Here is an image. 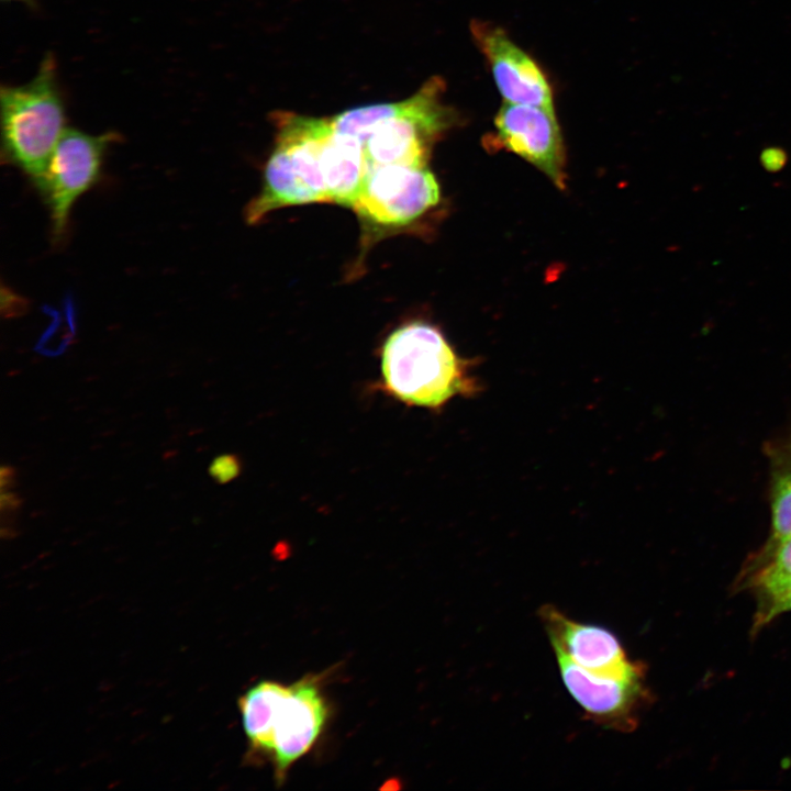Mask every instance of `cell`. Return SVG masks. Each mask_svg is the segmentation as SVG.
Masks as SVG:
<instances>
[{
  "label": "cell",
  "mask_w": 791,
  "mask_h": 791,
  "mask_svg": "<svg viewBox=\"0 0 791 791\" xmlns=\"http://www.w3.org/2000/svg\"><path fill=\"white\" fill-rule=\"evenodd\" d=\"M276 144L260 192L245 220L256 224L283 207L333 202L352 208L368 170L364 144L333 127L331 118L276 115Z\"/></svg>",
  "instance_id": "cell-1"
},
{
  "label": "cell",
  "mask_w": 791,
  "mask_h": 791,
  "mask_svg": "<svg viewBox=\"0 0 791 791\" xmlns=\"http://www.w3.org/2000/svg\"><path fill=\"white\" fill-rule=\"evenodd\" d=\"M381 374L388 393L428 409H439L456 396H472L479 388L441 331L421 321L403 324L387 337Z\"/></svg>",
  "instance_id": "cell-2"
},
{
  "label": "cell",
  "mask_w": 791,
  "mask_h": 791,
  "mask_svg": "<svg viewBox=\"0 0 791 791\" xmlns=\"http://www.w3.org/2000/svg\"><path fill=\"white\" fill-rule=\"evenodd\" d=\"M0 110L3 153L37 186L66 130L52 55L43 59L30 82L1 87Z\"/></svg>",
  "instance_id": "cell-3"
},
{
  "label": "cell",
  "mask_w": 791,
  "mask_h": 791,
  "mask_svg": "<svg viewBox=\"0 0 791 791\" xmlns=\"http://www.w3.org/2000/svg\"><path fill=\"white\" fill-rule=\"evenodd\" d=\"M445 85L432 78L411 98L405 109L380 123L364 143L369 167L382 165L427 166L433 144L455 122L443 103Z\"/></svg>",
  "instance_id": "cell-4"
},
{
  "label": "cell",
  "mask_w": 791,
  "mask_h": 791,
  "mask_svg": "<svg viewBox=\"0 0 791 791\" xmlns=\"http://www.w3.org/2000/svg\"><path fill=\"white\" fill-rule=\"evenodd\" d=\"M439 186L427 166L369 167L352 209L367 227L406 229L438 204Z\"/></svg>",
  "instance_id": "cell-5"
},
{
  "label": "cell",
  "mask_w": 791,
  "mask_h": 791,
  "mask_svg": "<svg viewBox=\"0 0 791 791\" xmlns=\"http://www.w3.org/2000/svg\"><path fill=\"white\" fill-rule=\"evenodd\" d=\"M118 140L112 132L91 135L65 130L37 185L51 207L55 239L64 235L75 201L96 182L107 147Z\"/></svg>",
  "instance_id": "cell-6"
},
{
  "label": "cell",
  "mask_w": 791,
  "mask_h": 791,
  "mask_svg": "<svg viewBox=\"0 0 791 791\" xmlns=\"http://www.w3.org/2000/svg\"><path fill=\"white\" fill-rule=\"evenodd\" d=\"M565 688L595 724L622 733L633 731L646 700L644 675L617 678L589 672L554 650Z\"/></svg>",
  "instance_id": "cell-7"
},
{
  "label": "cell",
  "mask_w": 791,
  "mask_h": 791,
  "mask_svg": "<svg viewBox=\"0 0 791 791\" xmlns=\"http://www.w3.org/2000/svg\"><path fill=\"white\" fill-rule=\"evenodd\" d=\"M327 715V703L316 677H303L287 686L274 711L269 753L279 781L315 745Z\"/></svg>",
  "instance_id": "cell-8"
},
{
  "label": "cell",
  "mask_w": 791,
  "mask_h": 791,
  "mask_svg": "<svg viewBox=\"0 0 791 791\" xmlns=\"http://www.w3.org/2000/svg\"><path fill=\"white\" fill-rule=\"evenodd\" d=\"M553 650L565 654L584 670L617 678L644 675V668L632 660L619 637L609 628L576 621L554 605L538 610Z\"/></svg>",
  "instance_id": "cell-9"
},
{
  "label": "cell",
  "mask_w": 791,
  "mask_h": 791,
  "mask_svg": "<svg viewBox=\"0 0 791 791\" xmlns=\"http://www.w3.org/2000/svg\"><path fill=\"white\" fill-rule=\"evenodd\" d=\"M470 31L504 102L554 109L553 89L543 69L503 29L475 20Z\"/></svg>",
  "instance_id": "cell-10"
},
{
  "label": "cell",
  "mask_w": 791,
  "mask_h": 791,
  "mask_svg": "<svg viewBox=\"0 0 791 791\" xmlns=\"http://www.w3.org/2000/svg\"><path fill=\"white\" fill-rule=\"evenodd\" d=\"M497 138L562 188L565 154L555 109L503 102L494 118Z\"/></svg>",
  "instance_id": "cell-11"
},
{
  "label": "cell",
  "mask_w": 791,
  "mask_h": 791,
  "mask_svg": "<svg viewBox=\"0 0 791 791\" xmlns=\"http://www.w3.org/2000/svg\"><path fill=\"white\" fill-rule=\"evenodd\" d=\"M287 686L261 680L249 687L238 699L242 725L249 749L269 756L274 711Z\"/></svg>",
  "instance_id": "cell-12"
},
{
  "label": "cell",
  "mask_w": 791,
  "mask_h": 791,
  "mask_svg": "<svg viewBox=\"0 0 791 791\" xmlns=\"http://www.w3.org/2000/svg\"><path fill=\"white\" fill-rule=\"evenodd\" d=\"M749 587L757 600L753 632L791 611V572L762 569L750 573Z\"/></svg>",
  "instance_id": "cell-13"
},
{
  "label": "cell",
  "mask_w": 791,
  "mask_h": 791,
  "mask_svg": "<svg viewBox=\"0 0 791 791\" xmlns=\"http://www.w3.org/2000/svg\"><path fill=\"white\" fill-rule=\"evenodd\" d=\"M772 539L791 536V459L780 461L771 483Z\"/></svg>",
  "instance_id": "cell-14"
},
{
  "label": "cell",
  "mask_w": 791,
  "mask_h": 791,
  "mask_svg": "<svg viewBox=\"0 0 791 791\" xmlns=\"http://www.w3.org/2000/svg\"><path fill=\"white\" fill-rule=\"evenodd\" d=\"M762 569L791 572V536L772 539L753 572Z\"/></svg>",
  "instance_id": "cell-15"
},
{
  "label": "cell",
  "mask_w": 791,
  "mask_h": 791,
  "mask_svg": "<svg viewBox=\"0 0 791 791\" xmlns=\"http://www.w3.org/2000/svg\"><path fill=\"white\" fill-rule=\"evenodd\" d=\"M238 471V460L232 455L218 456L209 467L210 476L220 483L232 480L237 476Z\"/></svg>",
  "instance_id": "cell-16"
},
{
  "label": "cell",
  "mask_w": 791,
  "mask_h": 791,
  "mask_svg": "<svg viewBox=\"0 0 791 791\" xmlns=\"http://www.w3.org/2000/svg\"><path fill=\"white\" fill-rule=\"evenodd\" d=\"M762 166L769 171H778L784 167L788 157L781 148H766L760 156Z\"/></svg>",
  "instance_id": "cell-17"
},
{
  "label": "cell",
  "mask_w": 791,
  "mask_h": 791,
  "mask_svg": "<svg viewBox=\"0 0 791 791\" xmlns=\"http://www.w3.org/2000/svg\"><path fill=\"white\" fill-rule=\"evenodd\" d=\"M21 499L18 497V494L11 492V491H3L1 492V500H0V506L2 513H12L16 511L21 505Z\"/></svg>",
  "instance_id": "cell-18"
},
{
  "label": "cell",
  "mask_w": 791,
  "mask_h": 791,
  "mask_svg": "<svg viewBox=\"0 0 791 791\" xmlns=\"http://www.w3.org/2000/svg\"><path fill=\"white\" fill-rule=\"evenodd\" d=\"M15 482V470L10 466H2L0 470L1 492L10 491Z\"/></svg>",
  "instance_id": "cell-19"
},
{
  "label": "cell",
  "mask_w": 791,
  "mask_h": 791,
  "mask_svg": "<svg viewBox=\"0 0 791 791\" xmlns=\"http://www.w3.org/2000/svg\"><path fill=\"white\" fill-rule=\"evenodd\" d=\"M3 1H23L25 3L33 2L34 0H3Z\"/></svg>",
  "instance_id": "cell-20"
}]
</instances>
